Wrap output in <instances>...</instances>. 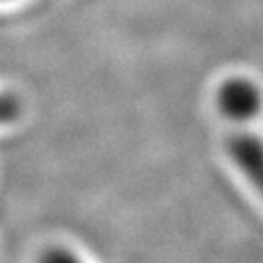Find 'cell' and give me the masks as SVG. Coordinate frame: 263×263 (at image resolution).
<instances>
[{
  "mask_svg": "<svg viewBox=\"0 0 263 263\" xmlns=\"http://www.w3.org/2000/svg\"><path fill=\"white\" fill-rule=\"evenodd\" d=\"M11 2H16V0H0V4H11Z\"/></svg>",
  "mask_w": 263,
  "mask_h": 263,
  "instance_id": "4",
  "label": "cell"
},
{
  "mask_svg": "<svg viewBox=\"0 0 263 263\" xmlns=\"http://www.w3.org/2000/svg\"><path fill=\"white\" fill-rule=\"evenodd\" d=\"M216 103L229 119H251L261 108V90L251 79L230 77L218 88Z\"/></svg>",
  "mask_w": 263,
  "mask_h": 263,
  "instance_id": "1",
  "label": "cell"
},
{
  "mask_svg": "<svg viewBox=\"0 0 263 263\" xmlns=\"http://www.w3.org/2000/svg\"><path fill=\"white\" fill-rule=\"evenodd\" d=\"M243 148H239V163H241L243 170L249 174L254 185L259 189V192L263 194V156L252 148V144H241Z\"/></svg>",
  "mask_w": 263,
  "mask_h": 263,
  "instance_id": "2",
  "label": "cell"
},
{
  "mask_svg": "<svg viewBox=\"0 0 263 263\" xmlns=\"http://www.w3.org/2000/svg\"><path fill=\"white\" fill-rule=\"evenodd\" d=\"M42 263H77V261L71 259L70 256L62 254V252H55V254H49Z\"/></svg>",
  "mask_w": 263,
  "mask_h": 263,
  "instance_id": "3",
  "label": "cell"
}]
</instances>
